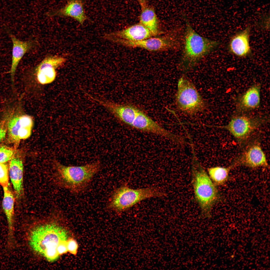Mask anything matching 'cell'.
<instances>
[{
	"mask_svg": "<svg viewBox=\"0 0 270 270\" xmlns=\"http://www.w3.org/2000/svg\"><path fill=\"white\" fill-rule=\"evenodd\" d=\"M192 168V182L195 199L200 210L199 216L202 219L212 217V210L220 198L216 186L194 155Z\"/></svg>",
	"mask_w": 270,
	"mask_h": 270,
	"instance_id": "cell-1",
	"label": "cell"
},
{
	"mask_svg": "<svg viewBox=\"0 0 270 270\" xmlns=\"http://www.w3.org/2000/svg\"><path fill=\"white\" fill-rule=\"evenodd\" d=\"M102 167L99 160L80 166H66L58 163L54 177L60 186L73 193L80 194L86 190Z\"/></svg>",
	"mask_w": 270,
	"mask_h": 270,
	"instance_id": "cell-2",
	"label": "cell"
},
{
	"mask_svg": "<svg viewBox=\"0 0 270 270\" xmlns=\"http://www.w3.org/2000/svg\"><path fill=\"white\" fill-rule=\"evenodd\" d=\"M186 22L183 52L178 65V68L184 72L194 67L200 60L219 44L218 42L200 35L188 21Z\"/></svg>",
	"mask_w": 270,
	"mask_h": 270,
	"instance_id": "cell-3",
	"label": "cell"
},
{
	"mask_svg": "<svg viewBox=\"0 0 270 270\" xmlns=\"http://www.w3.org/2000/svg\"><path fill=\"white\" fill-rule=\"evenodd\" d=\"M165 194L154 187L136 189L126 186L116 188L113 192L107 205L108 210L118 213L128 210L138 202L153 197H160Z\"/></svg>",
	"mask_w": 270,
	"mask_h": 270,
	"instance_id": "cell-4",
	"label": "cell"
},
{
	"mask_svg": "<svg viewBox=\"0 0 270 270\" xmlns=\"http://www.w3.org/2000/svg\"><path fill=\"white\" fill-rule=\"evenodd\" d=\"M46 224L34 228L28 236L30 246L34 251L42 255L48 250H57L62 241L70 238L68 232L62 227L54 223Z\"/></svg>",
	"mask_w": 270,
	"mask_h": 270,
	"instance_id": "cell-5",
	"label": "cell"
},
{
	"mask_svg": "<svg viewBox=\"0 0 270 270\" xmlns=\"http://www.w3.org/2000/svg\"><path fill=\"white\" fill-rule=\"evenodd\" d=\"M236 114L227 124L219 127L229 132L242 148L252 139L254 132L268 122V118L245 113Z\"/></svg>",
	"mask_w": 270,
	"mask_h": 270,
	"instance_id": "cell-6",
	"label": "cell"
},
{
	"mask_svg": "<svg viewBox=\"0 0 270 270\" xmlns=\"http://www.w3.org/2000/svg\"><path fill=\"white\" fill-rule=\"evenodd\" d=\"M176 102L180 110L190 115L201 111L205 106L204 101L194 85L184 76L178 81Z\"/></svg>",
	"mask_w": 270,
	"mask_h": 270,
	"instance_id": "cell-7",
	"label": "cell"
},
{
	"mask_svg": "<svg viewBox=\"0 0 270 270\" xmlns=\"http://www.w3.org/2000/svg\"><path fill=\"white\" fill-rule=\"evenodd\" d=\"M242 148V151L232 161L231 165L233 167L239 166L251 168L268 167L266 155L258 140H250Z\"/></svg>",
	"mask_w": 270,
	"mask_h": 270,
	"instance_id": "cell-8",
	"label": "cell"
},
{
	"mask_svg": "<svg viewBox=\"0 0 270 270\" xmlns=\"http://www.w3.org/2000/svg\"><path fill=\"white\" fill-rule=\"evenodd\" d=\"M179 39L177 34L173 33L163 37H150L138 41H129L113 37L111 38L110 41L128 47L156 51L177 48L180 44Z\"/></svg>",
	"mask_w": 270,
	"mask_h": 270,
	"instance_id": "cell-9",
	"label": "cell"
},
{
	"mask_svg": "<svg viewBox=\"0 0 270 270\" xmlns=\"http://www.w3.org/2000/svg\"><path fill=\"white\" fill-rule=\"evenodd\" d=\"M131 126L138 130L163 136L180 145L186 143L182 137L165 129L140 110L138 111Z\"/></svg>",
	"mask_w": 270,
	"mask_h": 270,
	"instance_id": "cell-10",
	"label": "cell"
},
{
	"mask_svg": "<svg viewBox=\"0 0 270 270\" xmlns=\"http://www.w3.org/2000/svg\"><path fill=\"white\" fill-rule=\"evenodd\" d=\"M66 61L64 58L57 56H49L44 58L35 70L38 82L42 84H46L53 82L56 76V70Z\"/></svg>",
	"mask_w": 270,
	"mask_h": 270,
	"instance_id": "cell-11",
	"label": "cell"
},
{
	"mask_svg": "<svg viewBox=\"0 0 270 270\" xmlns=\"http://www.w3.org/2000/svg\"><path fill=\"white\" fill-rule=\"evenodd\" d=\"M46 16L50 17H69L82 25L88 19L84 9L83 0H68L62 8L46 12Z\"/></svg>",
	"mask_w": 270,
	"mask_h": 270,
	"instance_id": "cell-12",
	"label": "cell"
},
{
	"mask_svg": "<svg viewBox=\"0 0 270 270\" xmlns=\"http://www.w3.org/2000/svg\"><path fill=\"white\" fill-rule=\"evenodd\" d=\"M7 30L12 44V62L9 72L12 90V92H15V76L17 67L25 54L32 48L33 43L30 40H21L16 38L8 30Z\"/></svg>",
	"mask_w": 270,
	"mask_h": 270,
	"instance_id": "cell-13",
	"label": "cell"
},
{
	"mask_svg": "<svg viewBox=\"0 0 270 270\" xmlns=\"http://www.w3.org/2000/svg\"><path fill=\"white\" fill-rule=\"evenodd\" d=\"M261 84H254L236 99V114L245 113L260 106Z\"/></svg>",
	"mask_w": 270,
	"mask_h": 270,
	"instance_id": "cell-14",
	"label": "cell"
},
{
	"mask_svg": "<svg viewBox=\"0 0 270 270\" xmlns=\"http://www.w3.org/2000/svg\"><path fill=\"white\" fill-rule=\"evenodd\" d=\"M3 188L4 196L2 206L6 218L8 228L7 246L8 249L12 250L15 248L16 246L14 233V199L13 194L8 187H3Z\"/></svg>",
	"mask_w": 270,
	"mask_h": 270,
	"instance_id": "cell-15",
	"label": "cell"
},
{
	"mask_svg": "<svg viewBox=\"0 0 270 270\" xmlns=\"http://www.w3.org/2000/svg\"><path fill=\"white\" fill-rule=\"evenodd\" d=\"M105 35L132 41L144 40L153 36L148 28L140 23L122 30L106 34Z\"/></svg>",
	"mask_w": 270,
	"mask_h": 270,
	"instance_id": "cell-16",
	"label": "cell"
},
{
	"mask_svg": "<svg viewBox=\"0 0 270 270\" xmlns=\"http://www.w3.org/2000/svg\"><path fill=\"white\" fill-rule=\"evenodd\" d=\"M250 28L249 26L234 36L229 45L230 52L237 56H244L251 51L249 43Z\"/></svg>",
	"mask_w": 270,
	"mask_h": 270,
	"instance_id": "cell-17",
	"label": "cell"
},
{
	"mask_svg": "<svg viewBox=\"0 0 270 270\" xmlns=\"http://www.w3.org/2000/svg\"><path fill=\"white\" fill-rule=\"evenodd\" d=\"M23 166L22 160L18 158H12L9 164V174L17 198L23 194Z\"/></svg>",
	"mask_w": 270,
	"mask_h": 270,
	"instance_id": "cell-18",
	"label": "cell"
},
{
	"mask_svg": "<svg viewBox=\"0 0 270 270\" xmlns=\"http://www.w3.org/2000/svg\"><path fill=\"white\" fill-rule=\"evenodd\" d=\"M140 16V23L151 32L153 36L159 33L158 18L154 9L148 6L142 8Z\"/></svg>",
	"mask_w": 270,
	"mask_h": 270,
	"instance_id": "cell-19",
	"label": "cell"
},
{
	"mask_svg": "<svg viewBox=\"0 0 270 270\" xmlns=\"http://www.w3.org/2000/svg\"><path fill=\"white\" fill-rule=\"evenodd\" d=\"M233 166L231 165L226 167L216 166L208 169V176L216 186L222 185L228 180L229 172Z\"/></svg>",
	"mask_w": 270,
	"mask_h": 270,
	"instance_id": "cell-20",
	"label": "cell"
},
{
	"mask_svg": "<svg viewBox=\"0 0 270 270\" xmlns=\"http://www.w3.org/2000/svg\"><path fill=\"white\" fill-rule=\"evenodd\" d=\"M8 168L4 163H0V184L3 187H8Z\"/></svg>",
	"mask_w": 270,
	"mask_h": 270,
	"instance_id": "cell-21",
	"label": "cell"
},
{
	"mask_svg": "<svg viewBox=\"0 0 270 270\" xmlns=\"http://www.w3.org/2000/svg\"><path fill=\"white\" fill-rule=\"evenodd\" d=\"M13 150L5 146L0 147V163H4L11 159Z\"/></svg>",
	"mask_w": 270,
	"mask_h": 270,
	"instance_id": "cell-22",
	"label": "cell"
},
{
	"mask_svg": "<svg viewBox=\"0 0 270 270\" xmlns=\"http://www.w3.org/2000/svg\"><path fill=\"white\" fill-rule=\"evenodd\" d=\"M66 243L68 251L74 255L76 254L78 245L76 240L73 238H70L67 240Z\"/></svg>",
	"mask_w": 270,
	"mask_h": 270,
	"instance_id": "cell-23",
	"label": "cell"
},
{
	"mask_svg": "<svg viewBox=\"0 0 270 270\" xmlns=\"http://www.w3.org/2000/svg\"><path fill=\"white\" fill-rule=\"evenodd\" d=\"M32 128L21 126L18 131V136L20 140L25 139L30 136Z\"/></svg>",
	"mask_w": 270,
	"mask_h": 270,
	"instance_id": "cell-24",
	"label": "cell"
},
{
	"mask_svg": "<svg viewBox=\"0 0 270 270\" xmlns=\"http://www.w3.org/2000/svg\"><path fill=\"white\" fill-rule=\"evenodd\" d=\"M67 240L62 241L58 245L57 250L59 255L66 253L68 251L66 243Z\"/></svg>",
	"mask_w": 270,
	"mask_h": 270,
	"instance_id": "cell-25",
	"label": "cell"
},
{
	"mask_svg": "<svg viewBox=\"0 0 270 270\" xmlns=\"http://www.w3.org/2000/svg\"><path fill=\"white\" fill-rule=\"evenodd\" d=\"M6 135L5 130L0 126V143L4 138Z\"/></svg>",
	"mask_w": 270,
	"mask_h": 270,
	"instance_id": "cell-26",
	"label": "cell"
},
{
	"mask_svg": "<svg viewBox=\"0 0 270 270\" xmlns=\"http://www.w3.org/2000/svg\"><path fill=\"white\" fill-rule=\"evenodd\" d=\"M140 5L142 8L148 5V0H136Z\"/></svg>",
	"mask_w": 270,
	"mask_h": 270,
	"instance_id": "cell-27",
	"label": "cell"
}]
</instances>
